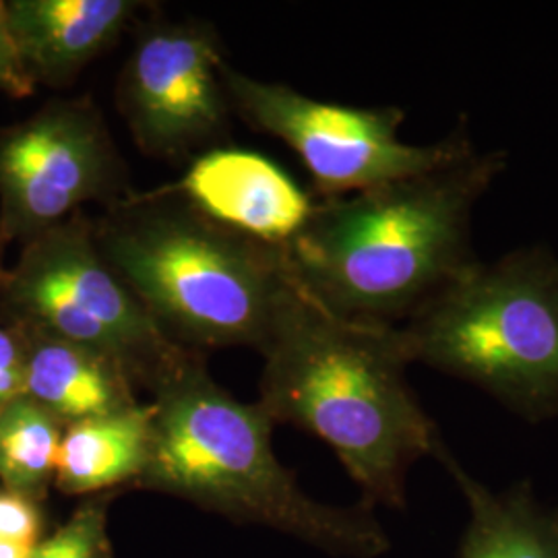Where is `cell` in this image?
<instances>
[{
    "label": "cell",
    "instance_id": "cell-17",
    "mask_svg": "<svg viewBox=\"0 0 558 558\" xmlns=\"http://www.w3.org/2000/svg\"><path fill=\"white\" fill-rule=\"evenodd\" d=\"M40 502L0 488V558H32L41 539Z\"/></svg>",
    "mask_w": 558,
    "mask_h": 558
},
{
    "label": "cell",
    "instance_id": "cell-16",
    "mask_svg": "<svg viewBox=\"0 0 558 558\" xmlns=\"http://www.w3.org/2000/svg\"><path fill=\"white\" fill-rule=\"evenodd\" d=\"M108 497L87 500L59 530L41 539L32 558H112Z\"/></svg>",
    "mask_w": 558,
    "mask_h": 558
},
{
    "label": "cell",
    "instance_id": "cell-10",
    "mask_svg": "<svg viewBox=\"0 0 558 558\" xmlns=\"http://www.w3.org/2000/svg\"><path fill=\"white\" fill-rule=\"evenodd\" d=\"M154 191L278 248L296 239L315 209L313 199L278 163L246 149H209L179 182Z\"/></svg>",
    "mask_w": 558,
    "mask_h": 558
},
{
    "label": "cell",
    "instance_id": "cell-5",
    "mask_svg": "<svg viewBox=\"0 0 558 558\" xmlns=\"http://www.w3.org/2000/svg\"><path fill=\"white\" fill-rule=\"evenodd\" d=\"M410 362L465 380L527 422L558 416V259L546 246L478 263L399 325Z\"/></svg>",
    "mask_w": 558,
    "mask_h": 558
},
{
    "label": "cell",
    "instance_id": "cell-3",
    "mask_svg": "<svg viewBox=\"0 0 558 558\" xmlns=\"http://www.w3.org/2000/svg\"><path fill=\"white\" fill-rule=\"evenodd\" d=\"M151 456L135 486L221 515L274 527L331 557L379 558L391 548L366 507L311 499L274 453V422L242 403L189 352L154 385Z\"/></svg>",
    "mask_w": 558,
    "mask_h": 558
},
{
    "label": "cell",
    "instance_id": "cell-14",
    "mask_svg": "<svg viewBox=\"0 0 558 558\" xmlns=\"http://www.w3.org/2000/svg\"><path fill=\"white\" fill-rule=\"evenodd\" d=\"M154 408L137 403L64 426L54 486L64 495H98L135 486L151 456Z\"/></svg>",
    "mask_w": 558,
    "mask_h": 558
},
{
    "label": "cell",
    "instance_id": "cell-2",
    "mask_svg": "<svg viewBox=\"0 0 558 558\" xmlns=\"http://www.w3.org/2000/svg\"><path fill=\"white\" fill-rule=\"evenodd\" d=\"M505 166L502 151L472 149L418 177L315 203L283 248L286 267L341 319L399 327L478 265L472 211Z\"/></svg>",
    "mask_w": 558,
    "mask_h": 558
},
{
    "label": "cell",
    "instance_id": "cell-7",
    "mask_svg": "<svg viewBox=\"0 0 558 558\" xmlns=\"http://www.w3.org/2000/svg\"><path fill=\"white\" fill-rule=\"evenodd\" d=\"M221 81L232 110L244 122L299 154L323 201L418 177L474 149L465 122L435 145H410L399 140L405 112L398 106L359 108L313 100L228 64Z\"/></svg>",
    "mask_w": 558,
    "mask_h": 558
},
{
    "label": "cell",
    "instance_id": "cell-12",
    "mask_svg": "<svg viewBox=\"0 0 558 558\" xmlns=\"http://www.w3.org/2000/svg\"><path fill=\"white\" fill-rule=\"evenodd\" d=\"M25 354L23 396L64 426L137 405L135 383L117 360L83 343L17 325Z\"/></svg>",
    "mask_w": 558,
    "mask_h": 558
},
{
    "label": "cell",
    "instance_id": "cell-4",
    "mask_svg": "<svg viewBox=\"0 0 558 558\" xmlns=\"http://www.w3.org/2000/svg\"><path fill=\"white\" fill-rule=\"evenodd\" d=\"M96 223L104 259L182 348L260 350L288 281L283 248L156 191L131 193Z\"/></svg>",
    "mask_w": 558,
    "mask_h": 558
},
{
    "label": "cell",
    "instance_id": "cell-15",
    "mask_svg": "<svg viewBox=\"0 0 558 558\" xmlns=\"http://www.w3.org/2000/svg\"><path fill=\"white\" fill-rule=\"evenodd\" d=\"M64 424L25 396L0 410V484L40 502L54 484Z\"/></svg>",
    "mask_w": 558,
    "mask_h": 558
},
{
    "label": "cell",
    "instance_id": "cell-6",
    "mask_svg": "<svg viewBox=\"0 0 558 558\" xmlns=\"http://www.w3.org/2000/svg\"><path fill=\"white\" fill-rule=\"evenodd\" d=\"M0 317L98 350L135 387L154 389L191 352L161 331L104 259L85 211L21 246L13 265H0Z\"/></svg>",
    "mask_w": 558,
    "mask_h": 558
},
{
    "label": "cell",
    "instance_id": "cell-11",
    "mask_svg": "<svg viewBox=\"0 0 558 558\" xmlns=\"http://www.w3.org/2000/svg\"><path fill=\"white\" fill-rule=\"evenodd\" d=\"M9 32L32 83L69 87L110 50L143 2L137 0H9Z\"/></svg>",
    "mask_w": 558,
    "mask_h": 558
},
{
    "label": "cell",
    "instance_id": "cell-13",
    "mask_svg": "<svg viewBox=\"0 0 558 558\" xmlns=\"http://www.w3.org/2000/svg\"><path fill=\"white\" fill-rule=\"evenodd\" d=\"M435 459L468 502V525L456 558H558V507L542 505L530 480L493 490L470 476L447 445Z\"/></svg>",
    "mask_w": 558,
    "mask_h": 558
},
{
    "label": "cell",
    "instance_id": "cell-9",
    "mask_svg": "<svg viewBox=\"0 0 558 558\" xmlns=\"http://www.w3.org/2000/svg\"><path fill=\"white\" fill-rule=\"evenodd\" d=\"M220 38L197 21H154L120 71L117 104L135 145L158 160L184 158L223 137L230 100Z\"/></svg>",
    "mask_w": 558,
    "mask_h": 558
},
{
    "label": "cell",
    "instance_id": "cell-19",
    "mask_svg": "<svg viewBox=\"0 0 558 558\" xmlns=\"http://www.w3.org/2000/svg\"><path fill=\"white\" fill-rule=\"evenodd\" d=\"M34 92L36 85L27 77L9 32L7 4L0 0V94L23 100L29 98Z\"/></svg>",
    "mask_w": 558,
    "mask_h": 558
},
{
    "label": "cell",
    "instance_id": "cell-18",
    "mask_svg": "<svg viewBox=\"0 0 558 558\" xmlns=\"http://www.w3.org/2000/svg\"><path fill=\"white\" fill-rule=\"evenodd\" d=\"M25 354L15 325L0 317V410L23 396Z\"/></svg>",
    "mask_w": 558,
    "mask_h": 558
},
{
    "label": "cell",
    "instance_id": "cell-8",
    "mask_svg": "<svg viewBox=\"0 0 558 558\" xmlns=\"http://www.w3.org/2000/svg\"><path fill=\"white\" fill-rule=\"evenodd\" d=\"M133 191L126 166L89 96L50 100L0 126V263L9 246L38 239L87 203L106 209Z\"/></svg>",
    "mask_w": 558,
    "mask_h": 558
},
{
    "label": "cell",
    "instance_id": "cell-1",
    "mask_svg": "<svg viewBox=\"0 0 558 558\" xmlns=\"http://www.w3.org/2000/svg\"><path fill=\"white\" fill-rule=\"evenodd\" d=\"M259 405L327 442L362 490V507L405 509L408 474L445 440L405 379L398 327L341 319L288 271L265 343Z\"/></svg>",
    "mask_w": 558,
    "mask_h": 558
}]
</instances>
